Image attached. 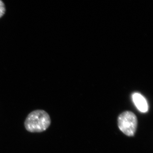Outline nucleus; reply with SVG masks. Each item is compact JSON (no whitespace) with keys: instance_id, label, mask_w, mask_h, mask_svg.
Instances as JSON below:
<instances>
[{"instance_id":"20e7f679","label":"nucleus","mask_w":153,"mask_h":153,"mask_svg":"<svg viewBox=\"0 0 153 153\" xmlns=\"http://www.w3.org/2000/svg\"><path fill=\"white\" fill-rule=\"evenodd\" d=\"M6 9L4 4L1 0H0V18L4 16L5 13Z\"/></svg>"},{"instance_id":"f257e3e1","label":"nucleus","mask_w":153,"mask_h":153,"mask_svg":"<svg viewBox=\"0 0 153 153\" xmlns=\"http://www.w3.org/2000/svg\"><path fill=\"white\" fill-rule=\"evenodd\" d=\"M51 124L49 114L43 110H36L29 114L25 121V128L30 132L45 131Z\"/></svg>"},{"instance_id":"f03ea898","label":"nucleus","mask_w":153,"mask_h":153,"mask_svg":"<svg viewBox=\"0 0 153 153\" xmlns=\"http://www.w3.org/2000/svg\"><path fill=\"white\" fill-rule=\"evenodd\" d=\"M137 124L136 116L131 111H125L120 115L118 125L121 131L128 136H133L135 133Z\"/></svg>"},{"instance_id":"7ed1b4c3","label":"nucleus","mask_w":153,"mask_h":153,"mask_svg":"<svg viewBox=\"0 0 153 153\" xmlns=\"http://www.w3.org/2000/svg\"><path fill=\"white\" fill-rule=\"evenodd\" d=\"M132 100L135 105L141 112L145 113L148 110L147 102L140 94L134 93L132 94Z\"/></svg>"}]
</instances>
